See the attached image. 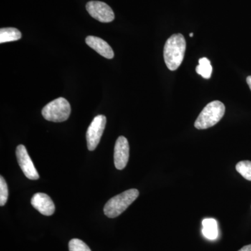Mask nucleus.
<instances>
[{
  "mask_svg": "<svg viewBox=\"0 0 251 251\" xmlns=\"http://www.w3.org/2000/svg\"><path fill=\"white\" fill-rule=\"evenodd\" d=\"M139 196V191L135 188L127 190L109 200L104 206V214L110 219L122 214Z\"/></svg>",
  "mask_w": 251,
  "mask_h": 251,
  "instance_id": "2",
  "label": "nucleus"
},
{
  "mask_svg": "<svg viewBox=\"0 0 251 251\" xmlns=\"http://www.w3.org/2000/svg\"><path fill=\"white\" fill-rule=\"evenodd\" d=\"M226 107L222 102L214 100L208 103L195 122V127L202 130L214 126L221 121L224 116Z\"/></svg>",
  "mask_w": 251,
  "mask_h": 251,
  "instance_id": "3",
  "label": "nucleus"
},
{
  "mask_svg": "<svg viewBox=\"0 0 251 251\" xmlns=\"http://www.w3.org/2000/svg\"><path fill=\"white\" fill-rule=\"evenodd\" d=\"M22 37L21 31L16 28H1L0 29V43L11 42L19 40Z\"/></svg>",
  "mask_w": 251,
  "mask_h": 251,
  "instance_id": "12",
  "label": "nucleus"
},
{
  "mask_svg": "<svg viewBox=\"0 0 251 251\" xmlns=\"http://www.w3.org/2000/svg\"><path fill=\"white\" fill-rule=\"evenodd\" d=\"M236 170L244 179L251 181V161L239 162L236 166Z\"/></svg>",
  "mask_w": 251,
  "mask_h": 251,
  "instance_id": "14",
  "label": "nucleus"
},
{
  "mask_svg": "<svg viewBox=\"0 0 251 251\" xmlns=\"http://www.w3.org/2000/svg\"><path fill=\"white\" fill-rule=\"evenodd\" d=\"M31 205L44 216H51L55 211L53 201L46 193H37L31 200Z\"/></svg>",
  "mask_w": 251,
  "mask_h": 251,
  "instance_id": "9",
  "label": "nucleus"
},
{
  "mask_svg": "<svg viewBox=\"0 0 251 251\" xmlns=\"http://www.w3.org/2000/svg\"><path fill=\"white\" fill-rule=\"evenodd\" d=\"M238 251H251V244L245 246V247L242 248L240 250Z\"/></svg>",
  "mask_w": 251,
  "mask_h": 251,
  "instance_id": "17",
  "label": "nucleus"
},
{
  "mask_svg": "<svg viewBox=\"0 0 251 251\" xmlns=\"http://www.w3.org/2000/svg\"><path fill=\"white\" fill-rule=\"evenodd\" d=\"M196 72L199 75H202L204 78H210L212 73L210 61L206 57L200 59L199 65L196 67Z\"/></svg>",
  "mask_w": 251,
  "mask_h": 251,
  "instance_id": "13",
  "label": "nucleus"
},
{
  "mask_svg": "<svg viewBox=\"0 0 251 251\" xmlns=\"http://www.w3.org/2000/svg\"><path fill=\"white\" fill-rule=\"evenodd\" d=\"M193 36V33H191V34H190V36H191V37H192Z\"/></svg>",
  "mask_w": 251,
  "mask_h": 251,
  "instance_id": "19",
  "label": "nucleus"
},
{
  "mask_svg": "<svg viewBox=\"0 0 251 251\" xmlns=\"http://www.w3.org/2000/svg\"><path fill=\"white\" fill-rule=\"evenodd\" d=\"M16 157H17L18 164L26 177L31 180L39 179V173L36 171L30 156L28 154L27 149L24 145H18L16 148Z\"/></svg>",
  "mask_w": 251,
  "mask_h": 251,
  "instance_id": "7",
  "label": "nucleus"
},
{
  "mask_svg": "<svg viewBox=\"0 0 251 251\" xmlns=\"http://www.w3.org/2000/svg\"><path fill=\"white\" fill-rule=\"evenodd\" d=\"M71 111L70 103L67 99L60 97L48 103L43 108L41 113L48 121L62 122L69 119Z\"/></svg>",
  "mask_w": 251,
  "mask_h": 251,
  "instance_id": "4",
  "label": "nucleus"
},
{
  "mask_svg": "<svg viewBox=\"0 0 251 251\" xmlns=\"http://www.w3.org/2000/svg\"><path fill=\"white\" fill-rule=\"evenodd\" d=\"M186 42L181 34H175L167 40L163 50V57L167 67L171 71L178 69L184 60Z\"/></svg>",
  "mask_w": 251,
  "mask_h": 251,
  "instance_id": "1",
  "label": "nucleus"
},
{
  "mask_svg": "<svg viewBox=\"0 0 251 251\" xmlns=\"http://www.w3.org/2000/svg\"><path fill=\"white\" fill-rule=\"evenodd\" d=\"M9 197V190L7 184L2 176H0V205L3 206L7 202Z\"/></svg>",
  "mask_w": 251,
  "mask_h": 251,
  "instance_id": "16",
  "label": "nucleus"
},
{
  "mask_svg": "<svg viewBox=\"0 0 251 251\" xmlns=\"http://www.w3.org/2000/svg\"><path fill=\"white\" fill-rule=\"evenodd\" d=\"M247 82L248 85L249 86V87H250V89L251 90V76L247 77Z\"/></svg>",
  "mask_w": 251,
  "mask_h": 251,
  "instance_id": "18",
  "label": "nucleus"
},
{
  "mask_svg": "<svg viewBox=\"0 0 251 251\" xmlns=\"http://www.w3.org/2000/svg\"><path fill=\"white\" fill-rule=\"evenodd\" d=\"M129 159V144L124 136L117 138L114 150V162L117 170L126 168Z\"/></svg>",
  "mask_w": 251,
  "mask_h": 251,
  "instance_id": "8",
  "label": "nucleus"
},
{
  "mask_svg": "<svg viewBox=\"0 0 251 251\" xmlns=\"http://www.w3.org/2000/svg\"><path fill=\"white\" fill-rule=\"evenodd\" d=\"M86 44L94 50L96 52L107 59H112L114 57L113 50L110 47L106 41L97 36H89L86 38Z\"/></svg>",
  "mask_w": 251,
  "mask_h": 251,
  "instance_id": "10",
  "label": "nucleus"
},
{
  "mask_svg": "<svg viewBox=\"0 0 251 251\" xmlns=\"http://www.w3.org/2000/svg\"><path fill=\"white\" fill-rule=\"evenodd\" d=\"M106 125V117L104 115H98L94 117L86 133L87 148L90 151H94L98 146L100 138Z\"/></svg>",
  "mask_w": 251,
  "mask_h": 251,
  "instance_id": "5",
  "label": "nucleus"
},
{
  "mask_svg": "<svg viewBox=\"0 0 251 251\" xmlns=\"http://www.w3.org/2000/svg\"><path fill=\"white\" fill-rule=\"evenodd\" d=\"M86 9L90 16L99 22L110 23L115 18L111 7L103 1H89L86 5Z\"/></svg>",
  "mask_w": 251,
  "mask_h": 251,
  "instance_id": "6",
  "label": "nucleus"
},
{
  "mask_svg": "<svg viewBox=\"0 0 251 251\" xmlns=\"http://www.w3.org/2000/svg\"><path fill=\"white\" fill-rule=\"evenodd\" d=\"M69 251H92L90 247L78 239H73L69 243Z\"/></svg>",
  "mask_w": 251,
  "mask_h": 251,
  "instance_id": "15",
  "label": "nucleus"
},
{
  "mask_svg": "<svg viewBox=\"0 0 251 251\" xmlns=\"http://www.w3.org/2000/svg\"><path fill=\"white\" fill-rule=\"evenodd\" d=\"M202 232L204 237L210 240H214L218 237L217 222L215 219H206L202 221Z\"/></svg>",
  "mask_w": 251,
  "mask_h": 251,
  "instance_id": "11",
  "label": "nucleus"
}]
</instances>
